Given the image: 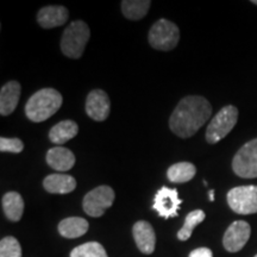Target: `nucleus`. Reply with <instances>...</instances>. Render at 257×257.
<instances>
[{
    "mask_svg": "<svg viewBox=\"0 0 257 257\" xmlns=\"http://www.w3.org/2000/svg\"><path fill=\"white\" fill-rule=\"evenodd\" d=\"M212 106L200 95H188L179 102L169 118V127L176 136L189 138L210 119Z\"/></svg>",
    "mask_w": 257,
    "mask_h": 257,
    "instance_id": "f257e3e1",
    "label": "nucleus"
},
{
    "mask_svg": "<svg viewBox=\"0 0 257 257\" xmlns=\"http://www.w3.org/2000/svg\"><path fill=\"white\" fill-rule=\"evenodd\" d=\"M63 99L59 91L54 88H43L30 96L25 105V114L34 123L49 119L62 106Z\"/></svg>",
    "mask_w": 257,
    "mask_h": 257,
    "instance_id": "f03ea898",
    "label": "nucleus"
},
{
    "mask_svg": "<svg viewBox=\"0 0 257 257\" xmlns=\"http://www.w3.org/2000/svg\"><path fill=\"white\" fill-rule=\"evenodd\" d=\"M89 36L91 31L85 22H73L66 28L61 38V50L63 55L70 59H80L87 46Z\"/></svg>",
    "mask_w": 257,
    "mask_h": 257,
    "instance_id": "7ed1b4c3",
    "label": "nucleus"
},
{
    "mask_svg": "<svg viewBox=\"0 0 257 257\" xmlns=\"http://www.w3.org/2000/svg\"><path fill=\"white\" fill-rule=\"evenodd\" d=\"M148 40L154 49L161 51L173 50L179 43L180 30L176 24L168 19H160L150 29Z\"/></svg>",
    "mask_w": 257,
    "mask_h": 257,
    "instance_id": "20e7f679",
    "label": "nucleus"
},
{
    "mask_svg": "<svg viewBox=\"0 0 257 257\" xmlns=\"http://www.w3.org/2000/svg\"><path fill=\"white\" fill-rule=\"evenodd\" d=\"M238 120V110L232 105H227L214 115L208 124L206 141L210 144H216L229 135Z\"/></svg>",
    "mask_w": 257,
    "mask_h": 257,
    "instance_id": "39448f33",
    "label": "nucleus"
},
{
    "mask_svg": "<svg viewBox=\"0 0 257 257\" xmlns=\"http://www.w3.org/2000/svg\"><path fill=\"white\" fill-rule=\"evenodd\" d=\"M232 169L239 178H257V138L249 141L237 152L232 160Z\"/></svg>",
    "mask_w": 257,
    "mask_h": 257,
    "instance_id": "423d86ee",
    "label": "nucleus"
},
{
    "mask_svg": "<svg viewBox=\"0 0 257 257\" xmlns=\"http://www.w3.org/2000/svg\"><path fill=\"white\" fill-rule=\"evenodd\" d=\"M227 204L238 214L257 213V186H239L227 193Z\"/></svg>",
    "mask_w": 257,
    "mask_h": 257,
    "instance_id": "0eeeda50",
    "label": "nucleus"
},
{
    "mask_svg": "<svg viewBox=\"0 0 257 257\" xmlns=\"http://www.w3.org/2000/svg\"><path fill=\"white\" fill-rule=\"evenodd\" d=\"M114 201V191L110 186H99L85 195L82 201L83 211L88 216L98 218L112 206Z\"/></svg>",
    "mask_w": 257,
    "mask_h": 257,
    "instance_id": "6e6552de",
    "label": "nucleus"
},
{
    "mask_svg": "<svg viewBox=\"0 0 257 257\" xmlns=\"http://www.w3.org/2000/svg\"><path fill=\"white\" fill-rule=\"evenodd\" d=\"M182 200L179 198L178 189L162 187L156 193L153 208L159 213L160 217L168 219L178 216Z\"/></svg>",
    "mask_w": 257,
    "mask_h": 257,
    "instance_id": "1a4fd4ad",
    "label": "nucleus"
},
{
    "mask_svg": "<svg viewBox=\"0 0 257 257\" xmlns=\"http://www.w3.org/2000/svg\"><path fill=\"white\" fill-rule=\"evenodd\" d=\"M250 233H251V227H250V225L246 221H233L224 233V248L229 252L239 251L249 240Z\"/></svg>",
    "mask_w": 257,
    "mask_h": 257,
    "instance_id": "9d476101",
    "label": "nucleus"
},
{
    "mask_svg": "<svg viewBox=\"0 0 257 257\" xmlns=\"http://www.w3.org/2000/svg\"><path fill=\"white\" fill-rule=\"evenodd\" d=\"M111 110V102L108 95L102 89H94L87 95L86 100V113L95 121L107 119Z\"/></svg>",
    "mask_w": 257,
    "mask_h": 257,
    "instance_id": "9b49d317",
    "label": "nucleus"
},
{
    "mask_svg": "<svg viewBox=\"0 0 257 257\" xmlns=\"http://www.w3.org/2000/svg\"><path fill=\"white\" fill-rule=\"evenodd\" d=\"M133 234L137 248L141 250V252L146 253V255H150L154 252L156 244V234L152 224L146 220L137 221L133 227Z\"/></svg>",
    "mask_w": 257,
    "mask_h": 257,
    "instance_id": "f8f14e48",
    "label": "nucleus"
},
{
    "mask_svg": "<svg viewBox=\"0 0 257 257\" xmlns=\"http://www.w3.org/2000/svg\"><path fill=\"white\" fill-rule=\"evenodd\" d=\"M68 10L64 6H46L37 14V22L42 28L53 29L61 27L68 21Z\"/></svg>",
    "mask_w": 257,
    "mask_h": 257,
    "instance_id": "ddd939ff",
    "label": "nucleus"
},
{
    "mask_svg": "<svg viewBox=\"0 0 257 257\" xmlns=\"http://www.w3.org/2000/svg\"><path fill=\"white\" fill-rule=\"evenodd\" d=\"M46 160L50 168L61 173L70 170L75 165V155L69 149L63 147L51 148L47 153Z\"/></svg>",
    "mask_w": 257,
    "mask_h": 257,
    "instance_id": "4468645a",
    "label": "nucleus"
},
{
    "mask_svg": "<svg viewBox=\"0 0 257 257\" xmlns=\"http://www.w3.org/2000/svg\"><path fill=\"white\" fill-rule=\"evenodd\" d=\"M22 87L17 81H9L0 91V114L9 115L17 107Z\"/></svg>",
    "mask_w": 257,
    "mask_h": 257,
    "instance_id": "2eb2a0df",
    "label": "nucleus"
},
{
    "mask_svg": "<svg viewBox=\"0 0 257 257\" xmlns=\"http://www.w3.org/2000/svg\"><path fill=\"white\" fill-rule=\"evenodd\" d=\"M43 187L51 194H68L76 187V180L72 175L50 174L43 181Z\"/></svg>",
    "mask_w": 257,
    "mask_h": 257,
    "instance_id": "dca6fc26",
    "label": "nucleus"
},
{
    "mask_svg": "<svg viewBox=\"0 0 257 257\" xmlns=\"http://www.w3.org/2000/svg\"><path fill=\"white\" fill-rule=\"evenodd\" d=\"M88 225L85 218L69 217L59 224V232L64 238H78L87 232Z\"/></svg>",
    "mask_w": 257,
    "mask_h": 257,
    "instance_id": "f3484780",
    "label": "nucleus"
},
{
    "mask_svg": "<svg viewBox=\"0 0 257 257\" xmlns=\"http://www.w3.org/2000/svg\"><path fill=\"white\" fill-rule=\"evenodd\" d=\"M79 126L73 120H63L54 125L49 133V138L53 143L62 146L78 135Z\"/></svg>",
    "mask_w": 257,
    "mask_h": 257,
    "instance_id": "a211bd4d",
    "label": "nucleus"
},
{
    "mask_svg": "<svg viewBox=\"0 0 257 257\" xmlns=\"http://www.w3.org/2000/svg\"><path fill=\"white\" fill-rule=\"evenodd\" d=\"M3 210L11 221L21 220L24 212V200L17 192H9L3 197Z\"/></svg>",
    "mask_w": 257,
    "mask_h": 257,
    "instance_id": "6ab92c4d",
    "label": "nucleus"
},
{
    "mask_svg": "<svg viewBox=\"0 0 257 257\" xmlns=\"http://www.w3.org/2000/svg\"><path fill=\"white\" fill-rule=\"evenodd\" d=\"M197 174V168L191 162H179L170 166L167 176L170 182L174 184H184L194 178Z\"/></svg>",
    "mask_w": 257,
    "mask_h": 257,
    "instance_id": "aec40b11",
    "label": "nucleus"
},
{
    "mask_svg": "<svg viewBox=\"0 0 257 257\" xmlns=\"http://www.w3.org/2000/svg\"><path fill=\"white\" fill-rule=\"evenodd\" d=\"M121 12L124 17L130 21H140L149 11L152 2L149 0H123L121 2Z\"/></svg>",
    "mask_w": 257,
    "mask_h": 257,
    "instance_id": "412c9836",
    "label": "nucleus"
},
{
    "mask_svg": "<svg viewBox=\"0 0 257 257\" xmlns=\"http://www.w3.org/2000/svg\"><path fill=\"white\" fill-rule=\"evenodd\" d=\"M205 218H206V214H205V212L201 210L189 212L185 219L184 226H182V229L178 232V238L180 240H187L191 238L194 227L200 224L201 221H204Z\"/></svg>",
    "mask_w": 257,
    "mask_h": 257,
    "instance_id": "4be33fe9",
    "label": "nucleus"
},
{
    "mask_svg": "<svg viewBox=\"0 0 257 257\" xmlns=\"http://www.w3.org/2000/svg\"><path fill=\"white\" fill-rule=\"evenodd\" d=\"M70 257H107V253L100 243L88 242L74 248Z\"/></svg>",
    "mask_w": 257,
    "mask_h": 257,
    "instance_id": "5701e85b",
    "label": "nucleus"
},
{
    "mask_svg": "<svg viewBox=\"0 0 257 257\" xmlns=\"http://www.w3.org/2000/svg\"><path fill=\"white\" fill-rule=\"evenodd\" d=\"M0 257H22V248L18 239L8 236L0 242Z\"/></svg>",
    "mask_w": 257,
    "mask_h": 257,
    "instance_id": "b1692460",
    "label": "nucleus"
},
{
    "mask_svg": "<svg viewBox=\"0 0 257 257\" xmlns=\"http://www.w3.org/2000/svg\"><path fill=\"white\" fill-rule=\"evenodd\" d=\"M24 149V144L19 138H0V150L2 153H22Z\"/></svg>",
    "mask_w": 257,
    "mask_h": 257,
    "instance_id": "393cba45",
    "label": "nucleus"
},
{
    "mask_svg": "<svg viewBox=\"0 0 257 257\" xmlns=\"http://www.w3.org/2000/svg\"><path fill=\"white\" fill-rule=\"evenodd\" d=\"M188 257H213V253L208 248H198L193 250Z\"/></svg>",
    "mask_w": 257,
    "mask_h": 257,
    "instance_id": "a878e982",
    "label": "nucleus"
},
{
    "mask_svg": "<svg viewBox=\"0 0 257 257\" xmlns=\"http://www.w3.org/2000/svg\"><path fill=\"white\" fill-rule=\"evenodd\" d=\"M208 199H210V201L214 200V191H213V189H211V191L208 192Z\"/></svg>",
    "mask_w": 257,
    "mask_h": 257,
    "instance_id": "bb28decb",
    "label": "nucleus"
},
{
    "mask_svg": "<svg viewBox=\"0 0 257 257\" xmlns=\"http://www.w3.org/2000/svg\"><path fill=\"white\" fill-rule=\"evenodd\" d=\"M251 3H252V4H253V5H257V0H252V2H251Z\"/></svg>",
    "mask_w": 257,
    "mask_h": 257,
    "instance_id": "cd10ccee",
    "label": "nucleus"
},
{
    "mask_svg": "<svg viewBox=\"0 0 257 257\" xmlns=\"http://www.w3.org/2000/svg\"><path fill=\"white\" fill-rule=\"evenodd\" d=\"M255 257H257V255H256V256H255Z\"/></svg>",
    "mask_w": 257,
    "mask_h": 257,
    "instance_id": "c85d7f7f",
    "label": "nucleus"
}]
</instances>
